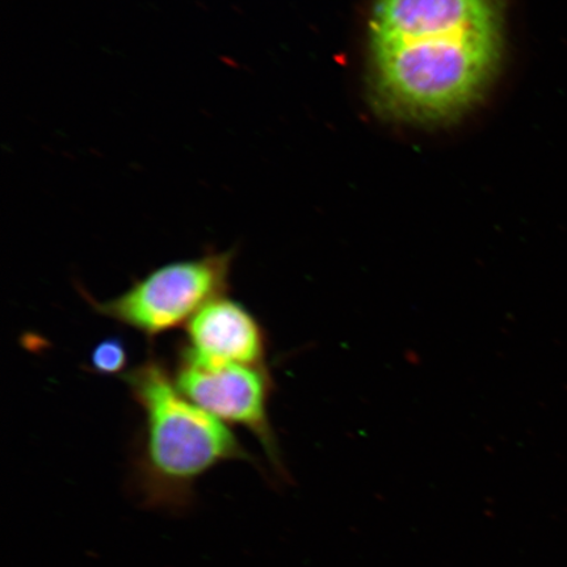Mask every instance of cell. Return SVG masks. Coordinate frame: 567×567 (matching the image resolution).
<instances>
[{"instance_id":"1","label":"cell","mask_w":567,"mask_h":567,"mask_svg":"<svg viewBox=\"0 0 567 567\" xmlns=\"http://www.w3.org/2000/svg\"><path fill=\"white\" fill-rule=\"evenodd\" d=\"M372 86L390 115L435 123L484 95L503 49V0H373Z\"/></svg>"},{"instance_id":"6","label":"cell","mask_w":567,"mask_h":567,"mask_svg":"<svg viewBox=\"0 0 567 567\" xmlns=\"http://www.w3.org/2000/svg\"><path fill=\"white\" fill-rule=\"evenodd\" d=\"M127 351L123 339L105 338L94 347L90 354L92 372L101 375H117L122 378L127 372Z\"/></svg>"},{"instance_id":"2","label":"cell","mask_w":567,"mask_h":567,"mask_svg":"<svg viewBox=\"0 0 567 567\" xmlns=\"http://www.w3.org/2000/svg\"><path fill=\"white\" fill-rule=\"evenodd\" d=\"M141 410L131 463V488L152 512L182 515L195 505L196 485L218 465L259 467L228 424L195 405L154 354L122 375Z\"/></svg>"},{"instance_id":"4","label":"cell","mask_w":567,"mask_h":567,"mask_svg":"<svg viewBox=\"0 0 567 567\" xmlns=\"http://www.w3.org/2000/svg\"><path fill=\"white\" fill-rule=\"evenodd\" d=\"M179 347L173 372L179 392L217 420L250 432L275 473L286 481L288 472L268 411L274 380L267 367L224 363Z\"/></svg>"},{"instance_id":"3","label":"cell","mask_w":567,"mask_h":567,"mask_svg":"<svg viewBox=\"0 0 567 567\" xmlns=\"http://www.w3.org/2000/svg\"><path fill=\"white\" fill-rule=\"evenodd\" d=\"M236 250L210 251L153 269L124 293L97 301L82 290L97 315L140 332L148 340L187 326L205 305L229 290Z\"/></svg>"},{"instance_id":"5","label":"cell","mask_w":567,"mask_h":567,"mask_svg":"<svg viewBox=\"0 0 567 567\" xmlns=\"http://www.w3.org/2000/svg\"><path fill=\"white\" fill-rule=\"evenodd\" d=\"M184 346L224 363L265 367L267 336L245 305L228 295L205 305L186 326Z\"/></svg>"}]
</instances>
